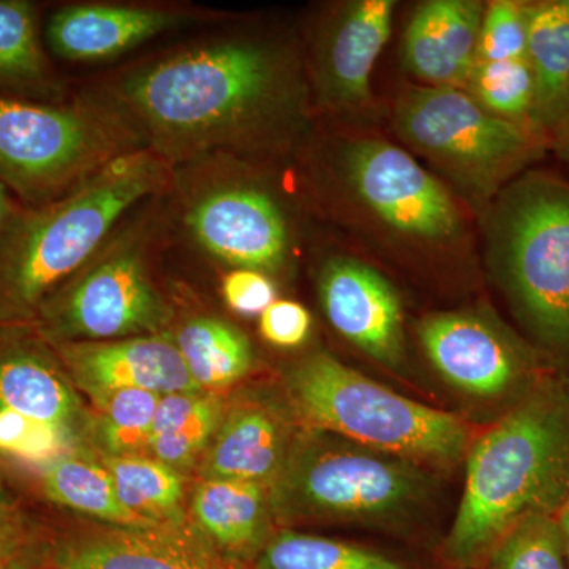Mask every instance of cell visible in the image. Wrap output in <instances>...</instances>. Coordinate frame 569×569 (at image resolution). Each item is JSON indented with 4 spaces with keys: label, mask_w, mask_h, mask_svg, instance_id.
<instances>
[{
    "label": "cell",
    "mask_w": 569,
    "mask_h": 569,
    "mask_svg": "<svg viewBox=\"0 0 569 569\" xmlns=\"http://www.w3.org/2000/svg\"><path fill=\"white\" fill-rule=\"evenodd\" d=\"M133 149L140 146L99 103L51 107L0 97V182L37 208Z\"/></svg>",
    "instance_id": "cell-7"
},
{
    "label": "cell",
    "mask_w": 569,
    "mask_h": 569,
    "mask_svg": "<svg viewBox=\"0 0 569 569\" xmlns=\"http://www.w3.org/2000/svg\"><path fill=\"white\" fill-rule=\"evenodd\" d=\"M194 527L227 559L250 561L271 539L269 488L239 479H201L192 497Z\"/></svg>",
    "instance_id": "cell-20"
},
{
    "label": "cell",
    "mask_w": 569,
    "mask_h": 569,
    "mask_svg": "<svg viewBox=\"0 0 569 569\" xmlns=\"http://www.w3.org/2000/svg\"><path fill=\"white\" fill-rule=\"evenodd\" d=\"M489 238L520 317L550 348L569 350V183L523 174L500 194Z\"/></svg>",
    "instance_id": "cell-6"
},
{
    "label": "cell",
    "mask_w": 569,
    "mask_h": 569,
    "mask_svg": "<svg viewBox=\"0 0 569 569\" xmlns=\"http://www.w3.org/2000/svg\"><path fill=\"white\" fill-rule=\"evenodd\" d=\"M419 340L440 376L466 395H505L535 369L533 356L522 343L470 313L427 317L419 325Z\"/></svg>",
    "instance_id": "cell-12"
},
{
    "label": "cell",
    "mask_w": 569,
    "mask_h": 569,
    "mask_svg": "<svg viewBox=\"0 0 569 569\" xmlns=\"http://www.w3.org/2000/svg\"><path fill=\"white\" fill-rule=\"evenodd\" d=\"M58 348L74 381L92 397L116 389H142L159 396L201 391L174 340L160 335L62 342Z\"/></svg>",
    "instance_id": "cell-15"
},
{
    "label": "cell",
    "mask_w": 569,
    "mask_h": 569,
    "mask_svg": "<svg viewBox=\"0 0 569 569\" xmlns=\"http://www.w3.org/2000/svg\"><path fill=\"white\" fill-rule=\"evenodd\" d=\"M282 417L264 403L246 402L224 411L206 449L201 478L239 479L271 488L295 441Z\"/></svg>",
    "instance_id": "cell-19"
},
{
    "label": "cell",
    "mask_w": 569,
    "mask_h": 569,
    "mask_svg": "<svg viewBox=\"0 0 569 569\" xmlns=\"http://www.w3.org/2000/svg\"><path fill=\"white\" fill-rule=\"evenodd\" d=\"M168 181V163L133 149L78 183L69 193L18 212L0 242V302L29 313L63 280L99 253L123 213Z\"/></svg>",
    "instance_id": "cell-3"
},
{
    "label": "cell",
    "mask_w": 569,
    "mask_h": 569,
    "mask_svg": "<svg viewBox=\"0 0 569 569\" xmlns=\"http://www.w3.org/2000/svg\"><path fill=\"white\" fill-rule=\"evenodd\" d=\"M392 14L391 0H361L336 18L318 58V88L326 102L336 107L367 102L373 67L391 33Z\"/></svg>",
    "instance_id": "cell-18"
},
{
    "label": "cell",
    "mask_w": 569,
    "mask_h": 569,
    "mask_svg": "<svg viewBox=\"0 0 569 569\" xmlns=\"http://www.w3.org/2000/svg\"><path fill=\"white\" fill-rule=\"evenodd\" d=\"M20 529L21 527L18 526L17 520L11 518L9 509L0 501V538Z\"/></svg>",
    "instance_id": "cell-39"
},
{
    "label": "cell",
    "mask_w": 569,
    "mask_h": 569,
    "mask_svg": "<svg viewBox=\"0 0 569 569\" xmlns=\"http://www.w3.org/2000/svg\"><path fill=\"white\" fill-rule=\"evenodd\" d=\"M318 290L329 323L348 342L391 369L402 362V306L380 272L353 258H331Z\"/></svg>",
    "instance_id": "cell-13"
},
{
    "label": "cell",
    "mask_w": 569,
    "mask_h": 569,
    "mask_svg": "<svg viewBox=\"0 0 569 569\" xmlns=\"http://www.w3.org/2000/svg\"><path fill=\"white\" fill-rule=\"evenodd\" d=\"M224 417L222 397L211 391L160 397L149 436L148 456L179 473L204 456Z\"/></svg>",
    "instance_id": "cell-23"
},
{
    "label": "cell",
    "mask_w": 569,
    "mask_h": 569,
    "mask_svg": "<svg viewBox=\"0 0 569 569\" xmlns=\"http://www.w3.org/2000/svg\"><path fill=\"white\" fill-rule=\"evenodd\" d=\"M343 171L359 200L400 233L426 241L459 233L462 219L451 194L402 149L380 140L351 142Z\"/></svg>",
    "instance_id": "cell-10"
},
{
    "label": "cell",
    "mask_w": 569,
    "mask_h": 569,
    "mask_svg": "<svg viewBox=\"0 0 569 569\" xmlns=\"http://www.w3.org/2000/svg\"><path fill=\"white\" fill-rule=\"evenodd\" d=\"M183 223L206 253L238 269L274 271L290 252L282 209L271 194L247 183L204 187L187 203Z\"/></svg>",
    "instance_id": "cell-11"
},
{
    "label": "cell",
    "mask_w": 569,
    "mask_h": 569,
    "mask_svg": "<svg viewBox=\"0 0 569 569\" xmlns=\"http://www.w3.org/2000/svg\"><path fill=\"white\" fill-rule=\"evenodd\" d=\"M47 80V58L31 3L0 0V84L37 86Z\"/></svg>",
    "instance_id": "cell-31"
},
{
    "label": "cell",
    "mask_w": 569,
    "mask_h": 569,
    "mask_svg": "<svg viewBox=\"0 0 569 569\" xmlns=\"http://www.w3.org/2000/svg\"><path fill=\"white\" fill-rule=\"evenodd\" d=\"M312 328V318L305 306L276 299L260 316V332L272 346L293 348L302 346Z\"/></svg>",
    "instance_id": "cell-35"
},
{
    "label": "cell",
    "mask_w": 569,
    "mask_h": 569,
    "mask_svg": "<svg viewBox=\"0 0 569 569\" xmlns=\"http://www.w3.org/2000/svg\"><path fill=\"white\" fill-rule=\"evenodd\" d=\"M395 123L403 140L485 193L533 162L546 146L545 130L490 114L456 88L408 89L397 100Z\"/></svg>",
    "instance_id": "cell-8"
},
{
    "label": "cell",
    "mask_w": 569,
    "mask_h": 569,
    "mask_svg": "<svg viewBox=\"0 0 569 569\" xmlns=\"http://www.w3.org/2000/svg\"><path fill=\"white\" fill-rule=\"evenodd\" d=\"M17 213L13 203H11L9 189L0 182V242H2L3 236H6L7 230H9L11 220L14 219Z\"/></svg>",
    "instance_id": "cell-37"
},
{
    "label": "cell",
    "mask_w": 569,
    "mask_h": 569,
    "mask_svg": "<svg viewBox=\"0 0 569 569\" xmlns=\"http://www.w3.org/2000/svg\"><path fill=\"white\" fill-rule=\"evenodd\" d=\"M174 343L201 391L230 387L246 377L253 365L247 337L220 318H192L181 326Z\"/></svg>",
    "instance_id": "cell-24"
},
{
    "label": "cell",
    "mask_w": 569,
    "mask_h": 569,
    "mask_svg": "<svg viewBox=\"0 0 569 569\" xmlns=\"http://www.w3.org/2000/svg\"><path fill=\"white\" fill-rule=\"evenodd\" d=\"M557 522H559L561 537H563L565 549H567L569 561V501L560 509L559 512H557Z\"/></svg>",
    "instance_id": "cell-40"
},
{
    "label": "cell",
    "mask_w": 569,
    "mask_h": 569,
    "mask_svg": "<svg viewBox=\"0 0 569 569\" xmlns=\"http://www.w3.org/2000/svg\"><path fill=\"white\" fill-rule=\"evenodd\" d=\"M48 335L62 342H107L159 335L170 309L153 287L137 236H122L40 307Z\"/></svg>",
    "instance_id": "cell-9"
},
{
    "label": "cell",
    "mask_w": 569,
    "mask_h": 569,
    "mask_svg": "<svg viewBox=\"0 0 569 569\" xmlns=\"http://www.w3.org/2000/svg\"><path fill=\"white\" fill-rule=\"evenodd\" d=\"M529 47V3L497 0L489 3L479 33L478 61L527 59Z\"/></svg>",
    "instance_id": "cell-32"
},
{
    "label": "cell",
    "mask_w": 569,
    "mask_h": 569,
    "mask_svg": "<svg viewBox=\"0 0 569 569\" xmlns=\"http://www.w3.org/2000/svg\"><path fill=\"white\" fill-rule=\"evenodd\" d=\"M47 557V545L22 529L0 538V569H37Z\"/></svg>",
    "instance_id": "cell-36"
},
{
    "label": "cell",
    "mask_w": 569,
    "mask_h": 569,
    "mask_svg": "<svg viewBox=\"0 0 569 569\" xmlns=\"http://www.w3.org/2000/svg\"><path fill=\"white\" fill-rule=\"evenodd\" d=\"M70 432L62 427L0 410V451L29 463L50 466L63 458Z\"/></svg>",
    "instance_id": "cell-33"
},
{
    "label": "cell",
    "mask_w": 569,
    "mask_h": 569,
    "mask_svg": "<svg viewBox=\"0 0 569 569\" xmlns=\"http://www.w3.org/2000/svg\"><path fill=\"white\" fill-rule=\"evenodd\" d=\"M569 501V380L546 378L470 448L448 569H479L509 529Z\"/></svg>",
    "instance_id": "cell-2"
},
{
    "label": "cell",
    "mask_w": 569,
    "mask_h": 569,
    "mask_svg": "<svg viewBox=\"0 0 569 569\" xmlns=\"http://www.w3.org/2000/svg\"><path fill=\"white\" fill-rule=\"evenodd\" d=\"M44 493L54 503L91 516L119 529H149L160 526L140 518L123 507L114 481L104 466L63 456L44 467Z\"/></svg>",
    "instance_id": "cell-25"
},
{
    "label": "cell",
    "mask_w": 569,
    "mask_h": 569,
    "mask_svg": "<svg viewBox=\"0 0 569 569\" xmlns=\"http://www.w3.org/2000/svg\"><path fill=\"white\" fill-rule=\"evenodd\" d=\"M479 569H569L557 515L520 520L493 546Z\"/></svg>",
    "instance_id": "cell-29"
},
{
    "label": "cell",
    "mask_w": 569,
    "mask_h": 569,
    "mask_svg": "<svg viewBox=\"0 0 569 569\" xmlns=\"http://www.w3.org/2000/svg\"><path fill=\"white\" fill-rule=\"evenodd\" d=\"M467 88L490 114L507 121L533 123L535 74L529 59L477 62Z\"/></svg>",
    "instance_id": "cell-30"
},
{
    "label": "cell",
    "mask_w": 569,
    "mask_h": 569,
    "mask_svg": "<svg viewBox=\"0 0 569 569\" xmlns=\"http://www.w3.org/2000/svg\"><path fill=\"white\" fill-rule=\"evenodd\" d=\"M527 59L535 74L531 122L559 127L569 92V0L529 3Z\"/></svg>",
    "instance_id": "cell-21"
},
{
    "label": "cell",
    "mask_w": 569,
    "mask_h": 569,
    "mask_svg": "<svg viewBox=\"0 0 569 569\" xmlns=\"http://www.w3.org/2000/svg\"><path fill=\"white\" fill-rule=\"evenodd\" d=\"M224 302L241 316H261L276 301V287L268 276L253 269H234L223 277Z\"/></svg>",
    "instance_id": "cell-34"
},
{
    "label": "cell",
    "mask_w": 569,
    "mask_h": 569,
    "mask_svg": "<svg viewBox=\"0 0 569 569\" xmlns=\"http://www.w3.org/2000/svg\"><path fill=\"white\" fill-rule=\"evenodd\" d=\"M192 20L173 10L82 3L52 14L47 36L51 50L63 59L104 61Z\"/></svg>",
    "instance_id": "cell-17"
},
{
    "label": "cell",
    "mask_w": 569,
    "mask_h": 569,
    "mask_svg": "<svg viewBox=\"0 0 569 569\" xmlns=\"http://www.w3.org/2000/svg\"><path fill=\"white\" fill-rule=\"evenodd\" d=\"M287 61L263 43L222 40L127 71L100 107L170 163L241 148L293 108Z\"/></svg>",
    "instance_id": "cell-1"
},
{
    "label": "cell",
    "mask_w": 569,
    "mask_h": 569,
    "mask_svg": "<svg viewBox=\"0 0 569 569\" xmlns=\"http://www.w3.org/2000/svg\"><path fill=\"white\" fill-rule=\"evenodd\" d=\"M123 507L152 523L186 522L182 512L183 478L178 470L151 456H107Z\"/></svg>",
    "instance_id": "cell-26"
},
{
    "label": "cell",
    "mask_w": 569,
    "mask_h": 569,
    "mask_svg": "<svg viewBox=\"0 0 569 569\" xmlns=\"http://www.w3.org/2000/svg\"><path fill=\"white\" fill-rule=\"evenodd\" d=\"M485 10L473 0H429L419 6L403 37L408 71L436 88L467 84L478 61Z\"/></svg>",
    "instance_id": "cell-16"
},
{
    "label": "cell",
    "mask_w": 569,
    "mask_h": 569,
    "mask_svg": "<svg viewBox=\"0 0 569 569\" xmlns=\"http://www.w3.org/2000/svg\"><path fill=\"white\" fill-rule=\"evenodd\" d=\"M425 475L399 456L310 429L295 438L269 488L272 515L287 520L385 523L421 500Z\"/></svg>",
    "instance_id": "cell-5"
},
{
    "label": "cell",
    "mask_w": 569,
    "mask_h": 569,
    "mask_svg": "<svg viewBox=\"0 0 569 569\" xmlns=\"http://www.w3.org/2000/svg\"><path fill=\"white\" fill-rule=\"evenodd\" d=\"M569 121V92L567 97V103H565V112H563V121L561 123ZM557 129V127H556Z\"/></svg>",
    "instance_id": "cell-41"
},
{
    "label": "cell",
    "mask_w": 569,
    "mask_h": 569,
    "mask_svg": "<svg viewBox=\"0 0 569 569\" xmlns=\"http://www.w3.org/2000/svg\"><path fill=\"white\" fill-rule=\"evenodd\" d=\"M253 569H413L406 561L351 542L283 530L266 542Z\"/></svg>",
    "instance_id": "cell-27"
},
{
    "label": "cell",
    "mask_w": 569,
    "mask_h": 569,
    "mask_svg": "<svg viewBox=\"0 0 569 569\" xmlns=\"http://www.w3.org/2000/svg\"><path fill=\"white\" fill-rule=\"evenodd\" d=\"M0 410L69 430L78 400L50 359L33 348L17 347L0 355Z\"/></svg>",
    "instance_id": "cell-22"
},
{
    "label": "cell",
    "mask_w": 569,
    "mask_h": 569,
    "mask_svg": "<svg viewBox=\"0 0 569 569\" xmlns=\"http://www.w3.org/2000/svg\"><path fill=\"white\" fill-rule=\"evenodd\" d=\"M553 146H556V151L559 153L560 159H563L569 164V121L557 127Z\"/></svg>",
    "instance_id": "cell-38"
},
{
    "label": "cell",
    "mask_w": 569,
    "mask_h": 569,
    "mask_svg": "<svg viewBox=\"0 0 569 569\" xmlns=\"http://www.w3.org/2000/svg\"><path fill=\"white\" fill-rule=\"evenodd\" d=\"M160 397L142 389H116L92 397L100 411V443L108 456H148Z\"/></svg>",
    "instance_id": "cell-28"
},
{
    "label": "cell",
    "mask_w": 569,
    "mask_h": 569,
    "mask_svg": "<svg viewBox=\"0 0 569 569\" xmlns=\"http://www.w3.org/2000/svg\"><path fill=\"white\" fill-rule=\"evenodd\" d=\"M287 388L310 429L415 463L447 466L467 451V429L460 419L397 395L335 356L302 359L287 373Z\"/></svg>",
    "instance_id": "cell-4"
},
{
    "label": "cell",
    "mask_w": 569,
    "mask_h": 569,
    "mask_svg": "<svg viewBox=\"0 0 569 569\" xmlns=\"http://www.w3.org/2000/svg\"><path fill=\"white\" fill-rule=\"evenodd\" d=\"M58 569H241L198 529L160 523L149 529L93 531L54 553Z\"/></svg>",
    "instance_id": "cell-14"
}]
</instances>
